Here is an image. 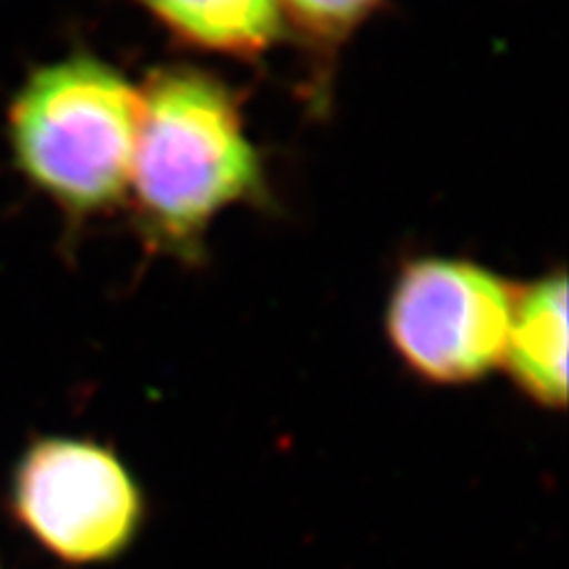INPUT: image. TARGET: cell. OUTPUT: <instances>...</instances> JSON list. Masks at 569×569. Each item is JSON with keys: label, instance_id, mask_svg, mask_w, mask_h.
I'll use <instances>...</instances> for the list:
<instances>
[{"label": "cell", "instance_id": "cell-1", "mask_svg": "<svg viewBox=\"0 0 569 569\" xmlns=\"http://www.w3.org/2000/svg\"><path fill=\"white\" fill-rule=\"evenodd\" d=\"M129 200L152 252L183 263L204 259L209 228L226 209L269 202L242 98L219 74L198 64L150 71L140 86Z\"/></svg>", "mask_w": 569, "mask_h": 569}, {"label": "cell", "instance_id": "cell-2", "mask_svg": "<svg viewBox=\"0 0 569 569\" xmlns=\"http://www.w3.org/2000/svg\"><path fill=\"white\" fill-rule=\"evenodd\" d=\"M138 123L140 88L74 50L29 71L8 104L6 133L24 181L81 226L129 200Z\"/></svg>", "mask_w": 569, "mask_h": 569}, {"label": "cell", "instance_id": "cell-3", "mask_svg": "<svg viewBox=\"0 0 569 569\" xmlns=\"http://www.w3.org/2000/svg\"><path fill=\"white\" fill-rule=\"evenodd\" d=\"M10 510L67 565L117 560L146 525V496L121 456L86 437H39L17 460Z\"/></svg>", "mask_w": 569, "mask_h": 569}, {"label": "cell", "instance_id": "cell-4", "mask_svg": "<svg viewBox=\"0 0 569 569\" xmlns=\"http://www.w3.org/2000/svg\"><path fill=\"white\" fill-rule=\"evenodd\" d=\"M518 284L460 257L401 266L385 311L399 361L430 385H470L503 363Z\"/></svg>", "mask_w": 569, "mask_h": 569}, {"label": "cell", "instance_id": "cell-5", "mask_svg": "<svg viewBox=\"0 0 569 569\" xmlns=\"http://www.w3.org/2000/svg\"><path fill=\"white\" fill-rule=\"evenodd\" d=\"M522 395L543 408L567 401V276L548 271L515 292L503 363Z\"/></svg>", "mask_w": 569, "mask_h": 569}, {"label": "cell", "instance_id": "cell-6", "mask_svg": "<svg viewBox=\"0 0 569 569\" xmlns=\"http://www.w3.org/2000/svg\"><path fill=\"white\" fill-rule=\"evenodd\" d=\"M186 48L257 60L288 36L278 0H131Z\"/></svg>", "mask_w": 569, "mask_h": 569}, {"label": "cell", "instance_id": "cell-7", "mask_svg": "<svg viewBox=\"0 0 569 569\" xmlns=\"http://www.w3.org/2000/svg\"><path fill=\"white\" fill-rule=\"evenodd\" d=\"M385 0H278L288 36L301 41L316 64V86L332 74V62L351 36L359 31Z\"/></svg>", "mask_w": 569, "mask_h": 569}]
</instances>
